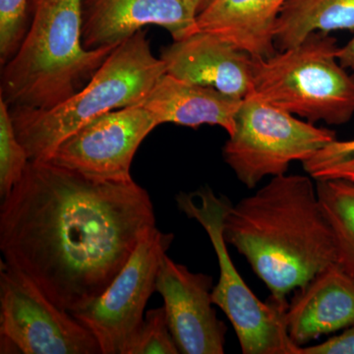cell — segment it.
<instances>
[{
  "label": "cell",
  "mask_w": 354,
  "mask_h": 354,
  "mask_svg": "<svg viewBox=\"0 0 354 354\" xmlns=\"http://www.w3.org/2000/svg\"><path fill=\"white\" fill-rule=\"evenodd\" d=\"M153 203L135 183L95 180L30 160L0 207L4 262L70 314L100 297L155 230Z\"/></svg>",
  "instance_id": "6da1fadb"
},
{
  "label": "cell",
  "mask_w": 354,
  "mask_h": 354,
  "mask_svg": "<svg viewBox=\"0 0 354 354\" xmlns=\"http://www.w3.org/2000/svg\"><path fill=\"white\" fill-rule=\"evenodd\" d=\"M311 176L283 174L230 206L223 237L245 257L271 297L286 300L337 263L334 234Z\"/></svg>",
  "instance_id": "7a4b0ae2"
},
{
  "label": "cell",
  "mask_w": 354,
  "mask_h": 354,
  "mask_svg": "<svg viewBox=\"0 0 354 354\" xmlns=\"http://www.w3.org/2000/svg\"><path fill=\"white\" fill-rule=\"evenodd\" d=\"M83 4L30 0L31 23L18 50L2 65L0 97L9 109H50L62 104L115 48H84Z\"/></svg>",
  "instance_id": "3957f363"
},
{
  "label": "cell",
  "mask_w": 354,
  "mask_h": 354,
  "mask_svg": "<svg viewBox=\"0 0 354 354\" xmlns=\"http://www.w3.org/2000/svg\"><path fill=\"white\" fill-rule=\"evenodd\" d=\"M164 62L153 57L141 30L115 46L81 90L50 109H10L16 134L30 160H46L71 133L114 109L138 106L158 79Z\"/></svg>",
  "instance_id": "277c9868"
},
{
  "label": "cell",
  "mask_w": 354,
  "mask_h": 354,
  "mask_svg": "<svg viewBox=\"0 0 354 354\" xmlns=\"http://www.w3.org/2000/svg\"><path fill=\"white\" fill-rule=\"evenodd\" d=\"M337 39L315 32L271 57H252L253 92L311 123L348 122L354 115V74L337 59Z\"/></svg>",
  "instance_id": "5b68a950"
},
{
  "label": "cell",
  "mask_w": 354,
  "mask_h": 354,
  "mask_svg": "<svg viewBox=\"0 0 354 354\" xmlns=\"http://www.w3.org/2000/svg\"><path fill=\"white\" fill-rule=\"evenodd\" d=\"M177 208L196 220L208 234L220 268L218 285L212 290L214 304L227 315L236 333L242 353L300 354L286 328L288 300L270 297L261 301L246 285L228 253L223 237V220L232 206L227 197L208 186L195 192L179 193Z\"/></svg>",
  "instance_id": "8992f818"
},
{
  "label": "cell",
  "mask_w": 354,
  "mask_h": 354,
  "mask_svg": "<svg viewBox=\"0 0 354 354\" xmlns=\"http://www.w3.org/2000/svg\"><path fill=\"white\" fill-rule=\"evenodd\" d=\"M335 139L333 130L297 120L252 91L237 111L223 156L239 180L252 189L264 177L286 174L291 162H305Z\"/></svg>",
  "instance_id": "52a82bcc"
},
{
  "label": "cell",
  "mask_w": 354,
  "mask_h": 354,
  "mask_svg": "<svg viewBox=\"0 0 354 354\" xmlns=\"http://www.w3.org/2000/svg\"><path fill=\"white\" fill-rule=\"evenodd\" d=\"M0 353L97 354L99 342L27 274L1 261Z\"/></svg>",
  "instance_id": "ba28073f"
},
{
  "label": "cell",
  "mask_w": 354,
  "mask_h": 354,
  "mask_svg": "<svg viewBox=\"0 0 354 354\" xmlns=\"http://www.w3.org/2000/svg\"><path fill=\"white\" fill-rule=\"evenodd\" d=\"M174 237L156 227L140 241L106 290L72 314L94 335L102 354H127L143 323L149 298L157 291L158 269Z\"/></svg>",
  "instance_id": "9c48e42d"
},
{
  "label": "cell",
  "mask_w": 354,
  "mask_h": 354,
  "mask_svg": "<svg viewBox=\"0 0 354 354\" xmlns=\"http://www.w3.org/2000/svg\"><path fill=\"white\" fill-rule=\"evenodd\" d=\"M157 127L141 104L114 109L71 133L46 162L95 180L130 183L135 153Z\"/></svg>",
  "instance_id": "30bf717a"
},
{
  "label": "cell",
  "mask_w": 354,
  "mask_h": 354,
  "mask_svg": "<svg viewBox=\"0 0 354 354\" xmlns=\"http://www.w3.org/2000/svg\"><path fill=\"white\" fill-rule=\"evenodd\" d=\"M156 290L164 307L172 337L183 354L225 353L227 328L213 308V278L193 272L165 255L158 269Z\"/></svg>",
  "instance_id": "8fae6325"
},
{
  "label": "cell",
  "mask_w": 354,
  "mask_h": 354,
  "mask_svg": "<svg viewBox=\"0 0 354 354\" xmlns=\"http://www.w3.org/2000/svg\"><path fill=\"white\" fill-rule=\"evenodd\" d=\"M146 26L165 28L174 41L199 32L184 0H84L82 43L87 50L118 46Z\"/></svg>",
  "instance_id": "7c38bea8"
},
{
  "label": "cell",
  "mask_w": 354,
  "mask_h": 354,
  "mask_svg": "<svg viewBox=\"0 0 354 354\" xmlns=\"http://www.w3.org/2000/svg\"><path fill=\"white\" fill-rule=\"evenodd\" d=\"M165 73L243 100L253 91L252 57L225 39L199 31L162 48Z\"/></svg>",
  "instance_id": "4fadbf2b"
},
{
  "label": "cell",
  "mask_w": 354,
  "mask_h": 354,
  "mask_svg": "<svg viewBox=\"0 0 354 354\" xmlns=\"http://www.w3.org/2000/svg\"><path fill=\"white\" fill-rule=\"evenodd\" d=\"M354 326V278L337 264L297 288L286 310V328L298 346Z\"/></svg>",
  "instance_id": "5bb4252c"
},
{
  "label": "cell",
  "mask_w": 354,
  "mask_h": 354,
  "mask_svg": "<svg viewBox=\"0 0 354 354\" xmlns=\"http://www.w3.org/2000/svg\"><path fill=\"white\" fill-rule=\"evenodd\" d=\"M242 101L215 88L186 82L165 73L141 106L153 114L158 125L174 123L192 128L218 125L232 135Z\"/></svg>",
  "instance_id": "9a60e30c"
},
{
  "label": "cell",
  "mask_w": 354,
  "mask_h": 354,
  "mask_svg": "<svg viewBox=\"0 0 354 354\" xmlns=\"http://www.w3.org/2000/svg\"><path fill=\"white\" fill-rule=\"evenodd\" d=\"M288 0H208L196 16L199 31L225 39L252 57L276 55L274 28Z\"/></svg>",
  "instance_id": "2e32d148"
},
{
  "label": "cell",
  "mask_w": 354,
  "mask_h": 354,
  "mask_svg": "<svg viewBox=\"0 0 354 354\" xmlns=\"http://www.w3.org/2000/svg\"><path fill=\"white\" fill-rule=\"evenodd\" d=\"M337 30L354 32V0H288L274 28V44L286 50L313 32Z\"/></svg>",
  "instance_id": "e0dca14e"
},
{
  "label": "cell",
  "mask_w": 354,
  "mask_h": 354,
  "mask_svg": "<svg viewBox=\"0 0 354 354\" xmlns=\"http://www.w3.org/2000/svg\"><path fill=\"white\" fill-rule=\"evenodd\" d=\"M317 194L337 247V263L354 278V180H318Z\"/></svg>",
  "instance_id": "ac0fdd59"
},
{
  "label": "cell",
  "mask_w": 354,
  "mask_h": 354,
  "mask_svg": "<svg viewBox=\"0 0 354 354\" xmlns=\"http://www.w3.org/2000/svg\"><path fill=\"white\" fill-rule=\"evenodd\" d=\"M30 158L14 128L10 109L0 97V196L10 194L29 165Z\"/></svg>",
  "instance_id": "d6986e66"
},
{
  "label": "cell",
  "mask_w": 354,
  "mask_h": 354,
  "mask_svg": "<svg viewBox=\"0 0 354 354\" xmlns=\"http://www.w3.org/2000/svg\"><path fill=\"white\" fill-rule=\"evenodd\" d=\"M302 164L304 171L316 181L351 178L354 176V139H335Z\"/></svg>",
  "instance_id": "ffe728a7"
},
{
  "label": "cell",
  "mask_w": 354,
  "mask_h": 354,
  "mask_svg": "<svg viewBox=\"0 0 354 354\" xmlns=\"http://www.w3.org/2000/svg\"><path fill=\"white\" fill-rule=\"evenodd\" d=\"M165 307L149 310L127 354H178Z\"/></svg>",
  "instance_id": "44dd1931"
},
{
  "label": "cell",
  "mask_w": 354,
  "mask_h": 354,
  "mask_svg": "<svg viewBox=\"0 0 354 354\" xmlns=\"http://www.w3.org/2000/svg\"><path fill=\"white\" fill-rule=\"evenodd\" d=\"M30 0H0V62L4 65L19 48L27 32Z\"/></svg>",
  "instance_id": "7402d4cb"
},
{
  "label": "cell",
  "mask_w": 354,
  "mask_h": 354,
  "mask_svg": "<svg viewBox=\"0 0 354 354\" xmlns=\"http://www.w3.org/2000/svg\"><path fill=\"white\" fill-rule=\"evenodd\" d=\"M300 354H354V326L322 344L301 346Z\"/></svg>",
  "instance_id": "603a6c76"
},
{
  "label": "cell",
  "mask_w": 354,
  "mask_h": 354,
  "mask_svg": "<svg viewBox=\"0 0 354 354\" xmlns=\"http://www.w3.org/2000/svg\"><path fill=\"white\" fill-rule=\"evenodd\" d=\"M337 59L344 68L354 70V36L346 46L339 48Z\"/></svg>",
  "instance_id": "cb8c5ba5"
},
{
  "label": "cell",
  "mask_w": 354,
  "mask_h": 354,
  "mask_svg": "<svg viewBox=\"0 0 354 354\" xmlns=\"http://www.w3.org/2000/svg\"><path fill=\"white\" fill-rule=\"evenodd\" d=\"M207 1L208 0H184L191 14L194 15L195 17H196L197 14L199 13V11L201 10L202 7L206 4Z\"/></svg>",
  "instance_id": "d4e9b609"
},
{
  "label": "cell",
  "mask_w": 354,
  "mask_h": 354,
  "mask_svg": "<svg viewBox=\"0 0 354 354\" xmlns=\"http://www.w3.org/2000/svg\"><path fill=\"white\" fill-rule=\"evenodd\" d=\"M349 179H351V180H354V176L353 177H351V178H349Z\"/></svg>",
  "instance_id": "484cf974"
}]
</instances>
